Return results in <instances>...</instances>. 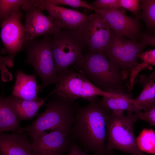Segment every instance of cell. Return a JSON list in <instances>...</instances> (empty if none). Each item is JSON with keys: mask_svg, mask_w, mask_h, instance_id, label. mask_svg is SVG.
I'll use <instances>...</instances> for the list:
<instances>
[{"mask_svg": "<svg viewBox=\"0 0 155 155\" xmlns=\"http://www.w3.org/2000/svg\"><path fill=\"white\" fill-rule=\"evenodd\" d=\"M85 106L78 104L75 110V121L70 135L72 140L86 152L93 155H115L106 146V123L112 112L96 97L88 100Z\"/></svg>", "mask_w": 155, "mask_h": 155, "instance_id": "6da1fadb", "label": "cell"}, {"mask_svg": "<svg viewBox=\"0 0 155 155\" xmlns=\"http://www.w3.org/2000/svg\"><path fill=\"white\" fill-rule=\"evenodd\" d=\"M45 111L31 123L21 127L20 133L27 132L33 140L46 130H59L70 133L75 121L78 103L57 94H50Z\"/></svg>", "mask_w": 155, "mask_h": 155, "instance_id": "7a4b0ae2", "label": "cell"}, {"mask_svg": "<svg viewBox=\"0 0 155 155\" xmlns=\"http://www.w3.org/2000/svg\"><path fill=\"white\" fill-rule=\"evenodd\" d=\"M73 65L95 86L105 91L110 89L125 91L127 83L122 72L102 53L90 51Z\"/></svg>", "mask_w": 155, "mask_h": 155, "instance_id": "3957f363", "label": "cell"}, {"mask_svg": "<svg viewBox=\"0 0 155 155\" xmlns=\"http://www.w3.org/2000/svg\"><path fill=\"white\" fill-rule=\"evenodd\" d=\"M145 46L141 42L118 37L112 32L103 54L117 67L127 80L128 84L133 87L136 69L139 64L137 58Z\"/></svg>", "mask_w": 155, "mask_h": 155, "instance_id": "277c9868", "label": "cell"}, {"mask_svg": "<svg viewBox=\"0 0 155 155\" xmlns=\"http://www.w3.org/2000/svg\"><path fill=\"white\" fill-rule=\"evenodd\" d=\"M52 39L49 35L39 40L25 39L23 50L26 53L25 62L32 65L42 82V88L57 84L59 77L55 69L52 52Z\"/></svg>", "mask_w": 155, "mask_h": 155, "instance_id": "5b68a950", "label": "cell"}, {"mask_svg": "<svg viewBox=\"0 0 155 155\" xmlns=\"http://www.w3.org/2000/svg\"><path fill=\"white\" fill-rule=\"evenodd\" d=\"M138 119L133 112L126 116L111 113L106 121V146L109 150L117 149L132 155H146L138 148L133 130Z\"/></svg>", "mask_w": 155, "mask_h": 155, "instance_id": "8992f818", "label": "cell"}, {"mask_svg": "<svg viewBox=\"0 0 155 155\" xmlns=\"http://www.w3.org/2000/svg\"><path fill=\"white\" fill-rule=\"evenodd\" d=\"M52 52L56 73L59 77L67 72L83 57L85 46L78 34L61 29L51 35Z\"/></svg>", "mask_w": 155, "mask_h": 155, "instance_id": "52a82bcc", "label": "cell"}, {"mask_svg": "<svg viewBox=\"0 0 155 155\" xmlns=\"http://www.w3.org/2000/svg\"><path fill=\"white\" fill-rule=\"evenodd\" d=\"M54 93L73 100L82 98L87 100L98 96L113 94L97 87L83 74L73 69L59 77L58 82L50 94Z\"/></svg>", "mask_w": 155, "mask_h": 155, "instance_id": "ba28073f", "label": "cell"}, {"mask_svg": "<svg viewBox=\"0 0 155 155\" xmlns=\"http://www.w3.org/2000/svg\"><path fill=\"white\" fill-rule=\"evenodd\" d=\"M112 32L103 15L95 11L91 18L82 26L77 33L90 51L103 53Z\"/></svg>", "mask_w": 155, "mask_h": 155, "instance_id": "9c48e42d", "label": "cell"}, {"mask_svg": "<svg viewBox=\"0 0 155 155\" xmlns=\"http://www.w3.org/2000/svg\"><path fill=\"white\" fill-rule=\"evenodd\" d=\"M21 8L25 14V39L33 40L41 36L51 35L61 29L53 18L43 14L32 0Z\"/></svg>", "mask_w": 155, "mask_h": 155, "instance_id": "30bf717a", "label": "cell"}, {"mask_svg": "<svg viewBox=\"0 0 155 155\" xmlns=\"http://www.w3.org/2000/svg\"><path fill=\"white\" fill-rule=\"evenodd\" d=\"M22 14L19 9L1 23L0 36L4 46L3 53H8L13 59L15 55L23 50L25 40L24 25L21 22Z\"/></svg>", "mask_w": 155, "mask_h": 155, "instance_id": "8fae6325", "label": "cell"}, {"mask_svg": "<svg viewBox=\"0 0 155 155\" xmlns=\"http://www.w3.org/2000/svg\"><path fill=\"white\" fill-rule=\"evenodd\" d=\"M72 142L70 133L55 130L43 132L31 146L33 155H62L68 152Z\"/></svg>", "mask_w": 155, "mask_h": 155, "instance_id": "7c38bea8", "label": "cell"}, {"mask_svg": "<svg viewBox=\"0 0 155 155\" xmlns=\"http://www.w3.org/2000/svg\"><path fill=\"white\" fill-rule=\"evenodd\" d=\"M100 13L108 24L113 33L118 37H126L137 41L140 33V24L137 18L127 16L125 11L118 9H95Z\"/></svg>", "mask_w": 155, "mask_h": 155, "instance_id": "4fadbf2b", "label": "cell"}, {"mask_svg": "<svg viewBox=\"0 0 155 155\" xmlns=\"http://www.w3.org/2000/svg\"><path fill=\"white\" fill-rule=\"evenodd\" d=\"M32 0L41 10L45 9L48 13V16L58 23L61 29L77 33L92 15V14L87 15L59 5L37 3Z\"/></svg>", "mask_w": 155, "mask_h": 155, "instance_id": "5bb4252c", "label": "cell"}, {"mask_svg": "<svg viewBox=\"0 0 155 155\" xmlns=\"http://www.w3.org/2000/svg\"><path fill=\"white\" fill-rule=\"evenodd\" d=\"M27 132L0 133V155H33Z\"/></svg>", "mask_w": 155, "mask_h": 155, "instance_id": "9a60e30c", "label": "cell"}, {"mask_svg": "<svg viewBox=\"0 0 155 155\" xmlns=\"http://www.w3.org/2000/svg\"><path fill=\"white\" fill-rule=\"evenodd\" d=\"M106 92L113 94L103 96L101 101L102 104L112 113L116 115L123 114L125 111L136 113L141 111L133 104L131 94L120 89H110Z\"/></svg>", "mask_w": 155, "mask_h": 155, "instance_id": "2e32d148", "label": "cell"}, {"mask_svg": "<svg viewBox=\"0 0 155 155\" xmlns=\"http://www.w3.org/2000/svg\"><path fill=\"white\" fill-rule=\"evenodd\" d=\"M9 105L19 121L32 119L39 115V109L48 98L38 97L34 100H27L11 95L8 97Z\"/></svg>", "mask_w": 155, "mask_h": 155, "instance_id": "e0dca14e", "label": "cell"}, {"mask_svg": "<svg viewBox=\"0 0 155 155\" xmlns=\"http://www.w3.org/2000/svg\"><path fill=\"white\" fill-rule=\"evenodd\" d=\"M16 73V80L11 95L27 100L38 98V93L42 88L41 85H37L35 73L28 75L20 69Z\"/></svg>", "mask_w": 155, "mask_h": 155, "instance_id": "ac0fdd59", "label": "cell"}, {"mask_svg": "<svg viewBox=\"0 0 155 155\" xmlns=\"http://www.w3.org/2000/svg\"><path fill=\"white\" fill-rule=\"evenodd\" d=\"M155 71L148 76L140 75L139 82L143 90L140 95L133 100L134 105L140 111H147L155 107Z\"/></svg>", "mask_w": 155, "mask_h": 155, "instance_id": "d6986e66", "label": "cell"}, {"mask_svg": "<svg viewBox=\"0 0 155 155\" xmlns=\"http://www.w3.org/2000/svg\"><path fill=\"white\" fill-rule=\"evenodd\" d=\"M19 120L9 105L8 97L0 98V133L10 131L19 133Z\"/></svg>", "mask_w": 155, "mask_h": 155, "instance_id": "ffe728a7", "label": "cell"}, {"mask_svg": "<svg viewBox=\"0 0 155 155\" xmlns=\"http://www.w3.org/2000/svg\"><path fill=\"white\" fill-rule=\"evenodd\" d=\"M137 143L143 152L155 155V131L144 128L136 138Z\"/></svg>", "mask_w": 155, "mask_h": 155, "instance_id": "44dd1931", "label": "cell"}, {"mask_svg": "<svg viewBox=\"0 0 155 155\" xmlns=\"http://www.w3.org/2000/svg\"><path fill=\"white\" fill-rule=\"evenodd\" d=\"M140 9L142 10L141 18L149 29L155 28V0H141Z\"/></svg>", "mask_w": 155, "mask_h": 155, "instance_id": "7402d4cb", "label": "cell"}, {"mask_svg": "<svg viewBox=\"0 0 155 155\" xmlns=\"http://www.w3.org/2000/svg\"><path fill=\"white\" fill-rule=\"evenodd\" d=\"M28 0H0V19L1 23L19 9L20 7L30 1Z\"/></svg>", "mask_w": 155, "mask_h": 155, "instance_id": "603a6c76", "label": "cell"}, {"mask_svg": "<svg viewBox=\"0 0 155 155\" xmlns=\"http://www.w3.org/2000/svg\"><path fill=\"white\" fill-rule=\"evenodd\" d=\"M37 3L52 4L56 5H65L75 8L83 7L90 10L95 11L87 2L81 0H32Z\"/></svg>", "mask_w": 155, "mask_h": 155, "instance_id": "cb8c5ba5", "label": "cell"}, {"mask_svg": "<svg viewBox=\"0 0 155 155\" xmlns=\"http://www.w3.org/2000/svg\"><path fill=\"white\" fill-rule=\"evenodd\" d=\"M119 0H96L89 3L95 9L101 8L118 9Z\"/></svg>", "mask_w": 155, "mask_h": 155, "instance_id": "d4e9b609", "label": "cell"}, {"mask_svg": "<svg viewBox=\"0 0 155 155\" xmlns=\"http://www.w3.org/2000/svg\"><path fill=\"white\" fill-rule=\"evenodd\" d=\"M141 0H119V5L120 8L125 9L133 13L137 14L140 9Z\"/></svg>", "mask_w": 155, "mask_h": 155, "instance_id": "484cf974", "label": "cell"}, {"mask_svg": "<svg viewBox=\"0 0 155 155\" xmlns=\"http://www.w3.org/2000/svg\"><path fill=\"white\" fill-rule=\"evenodd\" d=\"M134 113L138 119L146 121L151 126H155V107L147 111Z\"/></svg>", "mask_w": 155, "mask_h": 155, "instance_id": "4316f807", "label": "cell"}, {"mask_svg": "<svg viewBox=\"0 0 155 155\" xmlns=\"http://www.w3.org/2000/svg\"><path fill=\"white\" fill-rule=\"evenodd\" d=\"M138 57L151 65H155V49L142 52L139 55Z\"/></svg>", "mask_w": 155, "mask_h": 155, "instance_id": "83f0119b", "label": "cell"}, {"mask_svg": "<svg viewBox=\"0 0 155 155\" xmlns=\"http://www.w3.org/2000/svg\"><path fill=\"white\" fill-rule=\"evenodd\" d=\"M139 37L140 42L145 46L148 45L155 46V36L148 33H141Z\"/></svg>", "mask_w": 155, "mask_h": 155, "instance_id": "f1b7e54d", "label": "cell"}, {"mask_svg": "<svg viewBox=\"0 0 155 155\" xmlns=\"http://www.w3.org/2000/svg\"><path fill=\"white\" fill-rule=\"evenodd\" d=\"M67 155H90L83 151L76 142H72Z\"/></svg>", "mask_w": 155, "mask_h": 155, "instance_id": "f546056e", "label": "cell"}]
</instances>
